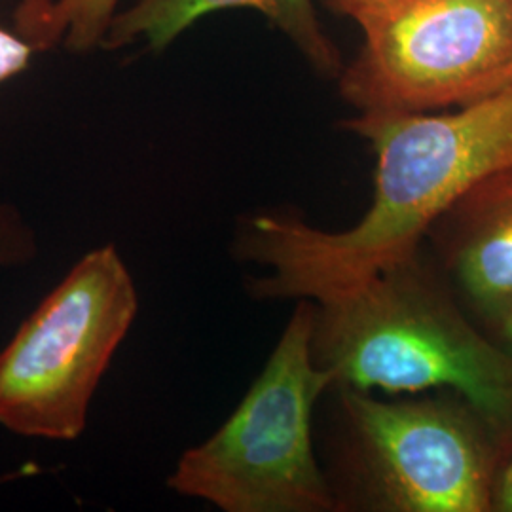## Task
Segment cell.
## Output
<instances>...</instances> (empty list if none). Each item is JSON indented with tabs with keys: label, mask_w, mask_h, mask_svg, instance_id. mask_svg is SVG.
<instances>
[{
	"label": "cell",
	"mask_w": 512,
	"mask_h": 512,
	"mask_svg": "<svg viewBox=\"0 0 512 512\" xmlns=\"http://www.w3.org/2000/svg\"><path fill=\"white\" fill-rule=\"evenodd\" d=\"M340 128L376 156L368 209L346 230L293 211L239 219L232 253L268 270L247 281L251 298L319 302L420 253L467 190L512 167V86L452 112H357Z\"/></svg>",
	"instance_id": "cell-1"
},
{
	"label": "cell",
	"mask_w": 512,
	"mask_h": 512,
	"mask_svg": "<svg viewBox=\"0 0 512 512\" xmlns=\"http://www.w3.org/2000/svg\"><path fill=\"white\" fill-rule=\"evenodd\" d=\"M313 304L311 353L332 387L456 393L511 458L512 353L476 323L425 247Z\"/></svg>",
	"instance_id": "cell-2"
},
{
	"label": "cell",
	"mask_w": 512,
	"mask_h": 512,
	"mask_svg": "<svg viewBox=\"0 0 512 512\" xmlns=\"http://www.w3.org/2000/svg\"><path fill=\"white\" fill-rule=\"evenodd\" d=\"M329 465L338 512H494L507 454L494 429L450 391L380 399L332 387Z\"/></svg>",
	"instance_id": "cell-3"
},
{
	"label": "cell",
	"mask_w": 512,
	"mask_h": 512,
	"mask_svg": "<svg viewBox=\"0 0 512 512\" xmlns=\"http://www.w3.org/2000/svg\"><path fill=\"white\" fill-rule=\"evenodd\" d=\"M315 304L296 300L268 361L219 429L177 461L167 486L224 512H338L313 442L332 376L311 353Z\"/></svg>",
	"instance_id": "cell-4"
},
{
	"label": "cell",
	"mask_w": 512,
	"mask_h": 512,
	"mask_svg": "<svg viewBox=\"0 0 512 512\" xmlns=\"http://www.w3.org/2000/svg\"><path fill=\"white\" fill-rule=\"evenodd\" d=\"M137 311L118 249L82 256L0 351V425L27 439H78Z\"/></svg>",
	"instance_id": "cell-5"
},
{
	"label": "cell",
	"mask_w": 512,
	"mask_h": 512,
	"mask_svg": "<svg viewBox=\"0 0 512 512\" xmlns=\"http://www.w3.org/2000/svg\"><path fill=\"white\" fill-rule=\"evenodd\" d=\"M338 74L357 112L459 109L512 86V0H380Z\"/></svg>",
	"instance_id": "cell-6"
},
{
	"label": "cell",
	"mask_w": 512,
	"mask_h": 512,
	"mask_svg": "<svg viewBox=\"0 0 512 512\" xmlns=\"http://www.w3.org/2000/svg\"><path fill=\"white\" fill-rule=\"evenodd\" d=\"M461 304L486 330L512 310V167L467 190L425 239Z\"/></svg>",
	"instance_id": "cell-7"
},
{
	"label": "cell",
	"mask_w": 512,
	"mask_h": 512,
	"mask_svg": "<svg viewBox=\"0 0 512 512\" xmlns=\"http://www.w3.org/2000/svg\"><path fill=\"white\" fill-rule=\"evenodd\" d=\"M230 8L260 12L293 42L315 73L334 80L342 73L344 59L321 25L313 0H135L128 10L116 12L103 46L120 50L145 40L154 52H162L198 19Z\"/></svg>",
	"instance_id": "cell-8"
},
{
	"label": "cell",
	"mask_w": 512,
	"mask_h": 512,
	"mask_svg": "<svg viewBox=\"0 0 512 512\" xmlns=\"http://www.w3.org/2000/svg\"><path fill=\"white\" fill-rule=\"evenodd\" d=\"M120 0H21L14 12L18 31L37 52L65 46L90 54L105 44Z\"/></svg>",
	"instance_id": "cell-9"
},
{
	"label": "cell",
	"mask_w": 512,
	"mask_h": 512,
	"mask_svg": "<svg viewBox=\"0 0 512 512\" xmlns=\"http://www.w3.org/2000/svg\"><path fill=\"white\" fill-rule=\"evenodd\" d=\"M38 255L37 232L18 207L0 203V266H25Z\"/></svg>",
	"instance_id": "cell-10"
},
{
	"label": "cell",
	"mask_w": 512,
	"mask_h": 512,
	"mask_svg": "<svg viewBox=\"0 0 512 512\" xmlns=\"http://www.w3.org/2000/svg\"><path fill=\"white\" fill-rule=\"evenodd\" d=\"M35 54L37 50L18 31L0 27V86L25 73Z\"/></svg>",
	"instance_id": "cell-11"
},
{
	"label": "cell",
	"mask_w": 512,
	"mask_h": 512,
	"mask_svg": "<svg viewBox=\"0 0 512 512\" xmlns=\"http://www.w3.org/2000/svg\"><path fill=\"white\" fill-rule=\"evenodd\" d=\"M494 512H512V456L503 463L495 482Z\"/></svg>",
	"instance_id": "cell-12"
},
{
	"label": "cell",
	"mask_w": 512,
	"mask_h": 512,
	"mask_svg": "<svg viewBox=\"0 0 512 512\" xmlns=\"http://www.w3.org/2000/svg\"><path fill=\"white\" fill-rule=\"evenodd\" d=\"M325 8H329L332 14L338 18L355 19L359 18L370 6H374L380 0H321Z\"/></svg>",
	"instance_id": "cell-13"
},
{
	"label": "cell",
	"mask_w": 512,
	"mask_h": 512,
	"mask_svg": "<svg viewBox=\"0 0 512 512\" xmlns=\"http://www.w3.org/2000/svg\"><path fill=\"white\" fill-rule=\"evenodd\" d=\"M495 340L512 353V310L503 315L492 329L488 330Z\"/></svg>",
	"instance_id": "cell-14"
}]
</instances>
